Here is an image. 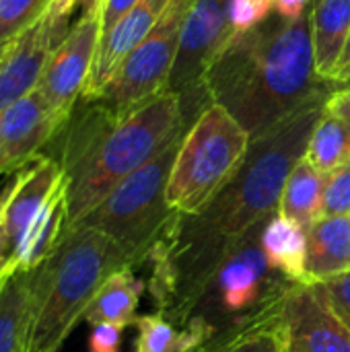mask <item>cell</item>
<instances>
[{"mask_svg":"<svg viewBox=\"0 0 350 352\" xmlns=\"http://www.w3.org/2000/svg\"><path fill=\"white\" fill-rule=\"evenodd\" d=\"M268 19L231 35L202 76L212 103L223 105L252 140L336 91L316 72L309 19Z\"/></svg>","mask_w":350,"mask_h":352,"instance_id":"obj_2","label":"cell"},{"mask_svg":"<svg viewBox=\"0 0 350 352\" xmlns=\"http://www.w3.org/2000/svg\"><path fill=\"white\" fill-rule=\"evenodd\" d=\"M281 301L256 320L219 332L196 352H285L281 332Z\"/></svg>","mask_w":350,"mask_h":352,"instance_id":"obj_20","label":"cell"},{"mask_svg":"<svg viewBox=\"0 0 350 352\" xmlns=\"http://www.w3.org/2000/svg\"><path fill=\"white\" fill-rule=\"evenodd\" d=\"M328 99H318L252 140L231 182L198 214L175 219L155 241L144 262L146 283L161 314L188 318L221 264L278 212L293 167L305 157L309 136Z\"/></svg>","mask_w":350,"mask_h":352,"instance_id":"obj_1","label":"cell"},{"mask_svg":"<svg viewBox=\"0 0 350 352\" xmlns=\"http://www.w3.org/2000/svg\"><path fill=\"white\" fill-rule=\"evenodd\" d=\"M136 264L128 250L97 229L64 231L50 258L33 270L23 352H60L101 285Z\"/></svg>","mask_w":350,"mask_h":352,"instance_id":"obj_4","label":"cell"},{"mask_svg":"<svg viewBox=\"0 0 350 352\" xmlns=\"http://www.w3.org/2000/svg\"><path fill=\"white\" fill-rule=\"evenodd\" d=\"M31 285L33 270L17 272L0 287V352H23Z\"/></svg>","mask_w":350,"mask_h":352,"instance_id":"obj_22","label":"cell"},{"mask_svg":"<svg viewBox=\"0 0 350 352\" xmlns=\"http://www.w3.org/2000/svg\"><path fill=\"white\" fill-rule=\"evenodd\" d=\"M326 175L305 157L293 167L278 204V212L309 231L322 219Z\"/></svg>","mask_w":350,"mask_h":352,"instance_id":"obj_21","label":"cell"},{"mask_svg":"<svg viewBox=\"0 0 350 352\" xmlns=\"http://www.w3.org/2000/svg\"><path fill=\"white\" fill-rule=\"evenodd\" d=\"M272 272L274 270L268 266V260L260 248L258 229L221 264L188 318H200L208 326L215 324V318L233 320L229 328L256 320L276 305L295 285H285L272 278Z\"/></svg>","mask_w":350,"mask_h":352,"instance_id":"obj_7","label":"cell"},{"mask_svg":"<svg viewBox=\"0 0 350 352\" xmlns=\"http://www.w3.org/2000/svg\"><path fill=\"white\" fill-rule=\"evenodd\" d=\"M314 2H318V0H314Z\"/></svg>","mask_w":350,"mask_h":352,"instance_id":"obj_36","label":"cell"},{"mask_svg":"<svg viewBox=\"0 0 350 352\" xmlns=\"http://www.w3.org/2000/svg\"><path fill=\"white\" fill-rule=\"evenodd\" d=\"M146 291V283L136 276L134 266H126L116 270L97 291L85 320L95 324H118V326H134L136 309L142 293Z\"/></svg>","mask_w":350,"mask_h":352,"instance_id":"obj_19","label":"cell"},{"mask_svg":"<svg viewBox=\"0 0 350 352\" xmlns=\"http://www.w3.org/2000/svg\"><path fill=\"white\" fill-rule=\"evenodd\" d=\"M72 109L52 140V157L66 179V227L74 229L122 179L155 159L184 134L182 95L165 91L118 118L95 101ZM50 140V142H52Z\"/></svg>","mask_w":350,"mask_h":352,"instance_id":"obj_3","label":"cell"},{"mask_svg":"<svg viewBox=\"0 0 350 352\" xmlns=\"http://www.w3.org/2000/svg\"><path fill=\"white\" fill-rule=\"evenodd\" d=\"M101 39V6H93L80 12L78 21L70 27L60 45L52 52L37 93L43 97L47 107L66 122L83 97L89 82L93 62Z\"/></svg>","mask_w":350,"mask_h":352,"instance_id":"obj_10","label":"cell"},{"mask_svg":"<svg viewBox=\"0 0 350 352\" xmlns=\"http://www.w3.org/2000/svg\"><path fill=\"white\" fill-rule=\"evenodd\" d=\"M182 140L184 134L122 179L76 227H91L105 233L128 250L138 264L144 262L155 241L177 214L169 208L165 192Z\"/></svg>","mask_w":350,"mask_h":352,"instance_id":"obj_6","label":"cell"},{"mask_svg":"<svg viewBox=\"0 0 350 352\" xmlns=\"http://www.w3.org/2000/svg\"><path fill=\"white\" fill-rule=\"evenodd\" d=\"M260 248L268 266L295 285H307V231L276 212L260 229Z\"/></svg>","mask_w":350,"mask_h":352,"instance_id":"obj_17","label":"cell"},{"mask_svg":"<svg viewBox=\"0 0 350 352\" xmlns=\"http://www.w3.org/2000/svg\"><path fill=\"white\" fill-rule=\"evenodd\" d=\"M250 144V134L223 105L202 109L175 155L165 192L169 208L184 217L202 212L241 167Z\"/></svg>","mask_w":350,"mask_h":352,"instance_id":"obj_5","label":"cell"},{"mask_svg":"<svg viewBox=\"0 0 350 352\" xmlns=\"http://www.w3.org/2000/svg\"><path fill=\"white\" fill-rule=\"evenodd\" d=\"M62 124L64 122L47 107L37 89L2 111L0 175L14 173L39 157Z\"/></svg>","mask_w":350,"mask_h":352,"instance_id":"obj_12","label":"cell"},{"mask_svg":"<svg viewBox=\"0 0 350 352\" xmlns=\"http://www.w3.org/2000/svg\"><path fill=\"white\" fill-rule=\"evenodd\" d=\"M309 29L316 72L320 78L334 82L336 68L350 35V0L314 2Z\"/></svg>","mask_w":350,"mask_h":352,"instance_id":"obj_16","label":"cell"},{"mask_svg":"<svg viewBox=\"0 0 350 352\" xmlns=\"http://www.w3.org/2000/svg\"><path fill=\"white\" fill-rule=\"evenodd\" d=\"M305 159L324 175L350 163V124L324 109L309 136Z\"/></svg>","mask_w":350,"mask_h":352,"instance_id":"obj_23","label":"cell"},{"mask_svg":"<svg viewBox=\"0 0 350 352\" xmlns=\"http://www.w3.org/2000/svg\"><path fill=\"white\" fill-rule=\"evenodd\" d=\"M326 111L342 118L347 124H350V87L349 89H336L328 101H326Z\"/></svg>","mask_w":350,"mask_h":352,"instance_id":"obj_31","label":"cell"},{"mask_svg":"<svg viewBox=\"0 0 350 352\" xmlns=\"http://www.w3.org/2000/svg\"><path fill=\"white\" fill-rule=\"evenodd\" d=\"M334 87H340V89H349L350 87V70L349 72H344L336 82H334Z\"/></svg>","mask_w":350,"mask_h":352,"instance_id":"obj_34","label":"cell"},{"mask_svg":"<svg viewBox=\"0 0 350 352\" xmlns=\"http://www.w3.org/2000/svg\"><path fill=\"white\" fill-rule=\"evenodd\" d=\"M124 330L118 324H95L89 336V352H120Z\"/></svg>","mask_w":350,"mask_h":352,"instance_id":"obj_29","label":"cell"},{"mask_svg":"<svg viewBox=\"0 0 350 352\" xmlns=\"http://www.w3.org/2000/svg\"><path fill=\"white\" fill-rule=\"evenodd\" d=\"M307 0H274V10L285 21H297L305 16Z\"/></svg>","mask_w":350,"mask_h":352,"instance_id":"obj_32","label":"cell"},{"mask_svg":"<svg viewBox=\"0 0 350 352\" xmlns=\"http://www.w3.org/2000/svg\"><path fill=\"white\" fill-rule=\"evenodd\" d=\"M62 167L47 155L14 171L0 190V287L17 274V254L45 200L64 184Z\"/></svg>","mask_w":350,"mask_h":352,"instance_id":"obj_9","label":"cell"},{"mask_svg":"<svg viewBox=\"0 0 350 352\" xmlns=\"http://www.w3.org/2000/svg\"><path fill=\"white\" fill-rule=\"evenodd\" d=\"M52 0H0V45L12 43L37 25Z\"/></svg>","mask_w":350,"mask_h":352,"instance_id":"obj_24","label":"cell"},{"mask_svg":"<svg viewBox=\"0 0 350 352\" xmlns=\"http://www.w3.org/2000/svg\"><path fill=\"white\" fill-rule=\"evenodd\" d=\"M66 29L45 16L14 39L0 60V113L35 91L52 52L66 37Z\"/></svg>","mask_w":350,"mask_h":352,"instance_id":"obj_14","label":"cell"},{"mask_svg":"<svg viewBox=\"0 0 350 352\" xmlns=\"http://www.w3.org/2000/svg\"><path fill=\"white\" fill-rule=\"evenodd\" d=\"M320 287L326 295L328 305L350 332V270L322 280Z\"/></svg>","mask_w":350,"mask_h":352,"instance_id":"obj_27","label":"cell"},{"mask_svg":"<svg viewBox=\"0 0 350 352\" xmlns=\"http://www.w3.org/2000/svg\"><path fill=\"white\" fill-rule=\"evenodd\" d=\"M322 217H350V163L326 175Z\"/></svg>","mask_w":350,"mask_h":352,"instance_id":"obj_26","label":"cell"},{"mask_svg":"<svg viewBox=\"0 0 350 352\" xmlns=\"http://www.w3.org/2000/svg\"><path fill=\"white\" fill-rule=\"evenodd\" d=\"M138 0H103L101 6V35L107 33Z\"/></svg>","mask_w":350,"mask_h":352,"instance_id":"obj_30","label":"cell"},{"mask_svg":"<svg viewBox=\"0 0 350 352\" xmlns=\"http://www.w3.org/2000/svg\"><path fill=\"white\" fill-rule=\"evenodd\" d=\"M93 6H103V0H52V2H50V8H47V12H45V19H47L52 25L70 31L68 25H70L72 14H74L78 8H80V12H83V10L93 8Z\"/></svg>","mask_w":350,"mask_h":352,"instance_id":"obj_28","label":"cell"},{"mask_svg":"<svg viewBox=\"0 0 350 352\" xmlns=\"http://www.w3.org/2000/svg\"><path fill=\"white\" fill-rule=\"evenodd\" d=\"M349 70H350V35H349V41H347V47H344V52H342V58H340V62H338V68H336L334 82H336L344 72H349Z\"/></svg>","mask_w":350,"mask_h":352,"instance_id":"obj_33","label":"cell"},{"mask_svg":"<svg viewBox=\"0 0 350 352\" xmlns=\"http://www.w3.org/2000/svg\"><path fill=\"white\" fill-rule=\"evenodd\" d=\"M285 352H350V332L326 301L320 283L293 285L281 301Z\"/></svg>","mask_w":350,"mask_h":352,"instance_id":"obj_11","label":"cell"},{"mask_svg":"<svg viewBox=\"0 0 350 352\" xmlns=\"http://www.w3.org/2000/svg\"><path fill=\"white\" fill-rule=\"evenodd\" d=\"M169 2L171 0H138L107 33L101 35L93 70L80 97L83 101H93L103 91V87L124 62V58L161 21Z\"/></svg>","mask_w":350,"mask_h":352,"instance_id":"obj_15","label":"cell"},{"mask_svg":"<svg viewBox=\"0 0 350 352\" xmlns=\"http://www.w3.org/2000/svg\"><path fill=\"white\" fill-rule=\"evenodd\" d=\"M350 270V217H322L307 231V285Z\"/></svg>","mask_w":350,"mask_h":352,"instance_id":"obj_18","label":"cell"},{"mask_svg":"<svg viewBox=\"0 0 350 352\" xmlns=\"http://www.w3.org/2000/svg\"><path fill=\"white\" fill-rule=\"evenodd\" d=\"M8 47H10V43H6V45H0V60L4 58V54L8 52Z\"/></svg>","mask_w":350,"mask_h":352,"instance_id":"obj_35","label":"cell"},{"mask_svg":"<svg viewBox=\"0 0 350 352\" xmlns=\"http://www.w3.org/2000/svg\"><path fill=\"white\" fill-rule=\"evenodd\" d=\"M274 8V0H229L227 16L233 35L245 33L262 25Z\"/></svg>","mask_w":350,"mask_h":352,"instance_id":"obj_25","label":"cell"},{"mask_svg":"<svg viewBox=\"0 0 350 352\" xmlns=\"http://www.w3.org/2000/svg\"><path fill=\"white\" fill-rule=\"evenodd\" d=\"M229 0H192L179 33V50L169 87L202 76L219 50L233 35L227 16Z\"/></svg>","mask_w":350,"mask_h":352,"instance_id":"obj_13","label":"cell"},{"mask_svg":"<svg viewBox=\"0 0 350 352\" xmlns=\"http://www.w3.org/2000/svg\"><path fill=\"white\" fill-rule=\"evenodd\" d=\"M192 0H171L153 31L124 58L103 91L93 99L122 118L144 101L169 91L179 50V33Z\"/></svg>","mask_w":350,"mask_h":352,"instance_id":"obj_8","label":"cell"}]
</instances>
